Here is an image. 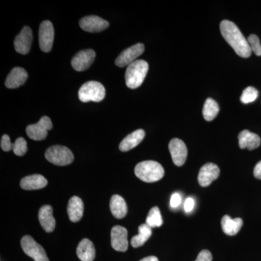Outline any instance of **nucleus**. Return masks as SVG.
Instances as JSON below:
<instances>
[{
  "label": "nucleus",
  "instance_id": "1",
  "mask_svg": "<svg viewBox=\"0 0 261 261\" xmlns=\"http://www.w3.org/2000/svg\"><path fill=\"white\" fill-rule=\"evenodd\" d=\"M220 30L225 40L239 56L247 58L251 56L252 51L249 43L236 24L230 20H222L220 24Z\"/></svg>",
  "mask_w": 261,
  "mask_h": 261
},
{
  "label": "nucleus",
  "instance_id": "2",
  "mask_svg": "<svg viewBox=\"0 0 261 261\" xmlns=\"http://www.w3.org/2000/svg\"><path fill=\"white\" fill-rule=\"evenodd\" d=\"M135 173L142 181L152 183L159 181L165 174L164 168L159 163L154 161H146L136 166Z\"/></svg>",
  "mask_w": 261,
  "mask_h": 261
},
{
  "label": "nucleus",
  "instance_id": "3",
  "mask_svg": "<svg viewBox=\"0 0 261 261\" xmlns=\"http://www.w3.org/2000/svg\"><path fill=\"white\" fill-rule=\"evenodd\" d=\"M149 70V65L143 60H137L126 68L125 80L128 88L135 89L143 83Z\"/></svg>",
  "mask_w": 261,
  "mask_h": 261
},
{
  "label": "nucleus",
  "instance_id": "4",
  "mask_svg": "<svg viewBox=\"0 0 261 261\" xmlns=\"http://www.w3.org/2000/svg\"><path fill=\"white\" fill-rule=\"evenodd\" d=\"M106 97V89L102 84L91 81L84 84L79 91V98L82 102H99Z\"/></svg>",
  "mask_w": 261,
  "mask_h": 261
},
{
  "label": "nucleus",
  "instance_id": "5",
  "mask_svg": "<svg viewBox=\"0 0 261 261\" xmlns=\"http://www.w3.org/2000/svg\"><path fill=\"white\" fill-rule=\"evenodd\" d=\"M45 158L49 162L56 166H64L73 163V154L68 147L56 145L49 147L45 152Z\"/></svg>",
  "mask_w": 261,
  "mask_h": 261
},
{
  "label": "nucleus",
  "instance_id": "6",
  "mask_svg": "<svg viewBox=\"0 0 261 261\" xmlns=\"http://www.w3.org/2000/svg\"><path fill=\"white\" fill-rule=\"evenodd\" d=\"M21 247L23 252L35 261H49L45 250L31 236L25 235L22 238Z\"/></svg>",
  "mask_w": 261,
  "mask_h": 261
},
{
  "label": "nucleus",
  "instance_id": "7",
  "mask_svg": "<svg viewBox=\"0 0 261 261\" xmlns=\"http://www.w3.org/2000/svg\"><path fill=\"white\" fill-rule=\"evenodd\" d=\"M53 128L50 118L44 116L35 124L29 125L27 128V134L33 140L41 141L47 137L48 130Z\"/></svg>",
  "mask_w": 261,
  "mask_h": 261
},
{
  "label": "nucleus",
  "instance_id": "8",
  "mask_svg": "<svg viewBox=\"0 0 261 261\" xmlns=\"http://www.w3.org/2000/svg\"><path fill=\"white\" fill-rule=\"evenodd\" d=\"M55 32L53 23L49 20H44L39 27V47L44 53L50 51L54 42Z\"/></svg>",
  "mask_w": 261,
  "mask_h": 261
},
{
  "label": "nucleus",
  "instance_id": "9",
  "mask_svg": "<svg viewBox=\"0 0 261 261\" xmlns=\"http://www.w3.org/2000/svg\"><path fill=\"white\" fill-rule=\"evenodd\" d=\"M144 51H145V46L142 43H138L132 47L127 48L116 58V65L120 68L128 66L133 62L137 61V58L140 57Z\"/></svg>",
  "mask_w": 261,
  "mask_h": 261
},
{
  "label": "nucleus",
  "instance_id": "10",
  "mask_svg": "<svg viewBox=\"0 0 261 261\" xmlns=\"http://www.w3.org/2000/svg\"><path fill=\"white\" fill-rule=\"evenodd\" d=\"M173 162L176 166H181L186 162L187 148L183 141L174 138L171 140L168 145Z\"/></svg>",
  "mask_w": 261,
  "mask_h": 261
},
{
  "label": "nucleus",
  "instance_id": "11",
  "mask_svg": "<svg viewBox=\"0 0 261 261\" xmlns=\"http://www.w3.org/2000/svg\"><path fill=\"white\" fill-rule=\"evenodd\" d=\"M95 51L92 49L79 51L71 61L73 68L77 71L88 69L95 59Z\"/></svg>",
  "mask_w": 261,
  "mask_h": 261
},
{
  "label": "nucleus",
  "instance_id": "12",
  "mask_svg": "<svg viewBox=\"0 0 261 261\" xmlns=\"http://www.w3.org/2000/svg\"><path fill=\"white\" fill-rule=\"evenodd\" d=\"M111 245L116 251L125 252L128 249V231L121 226H113L111 230Z\"/></svg>",
  "mask_w": 261,
  "mask_h": 261
},
{
  "label": "nucleus",
  "instance_id": "13",
  "mask_svg": "<svg viewBox=\"0 0 261 261\" xmlns=\"http://www.w3.org/2000/svg\"><path fill=\"white\" fill-rule=\"evenodd\" d=\"M81 28L87 32H100L109 27L107 20L96 15H89L81 19L80 21Z\"/></svg>",
  "mask_w": 261,
  "mask_h": 261
},
{
  "label": "nucleus",
  "instance_id": "14",
  "mask_svg": "<svg viewBox=\"0 0 261 261\" xmlns=\"http://www.w3.org/2000/svg\"><path fill=\"white\" fill-rule=\"evenodd\" d=\"M33 34L29 27H24L20 34L15 37L14 47L16 51L21 55L28 54L32 47Z\"/></svg>",
  "mask_w": 261,
  "mask_h": 261
},
{
  "label": "nucleus",
  "instance_id": "15",
  "mask_svg": "<svg viewBox=\"0 0 261 261\" xmlns=\"http://www.w3.org/2000/svg\"><path fill=\"white\" fill-rule=\"evenodd\" d=\"M220 175L219 168L212 163H206L200 168L198 174V182L201 187L209 186L213 181L217 179Z\"/></svg>",
  "mask_w": 261,
  "mask_h": 261
},
{
  "label": "nucleus",
  "instance_id": "16",
  "mask_svg": "<svg viewBox=\"0 0 261 261\" xmlns=\"http://www.w3.org/2000/svg\"><path fill=\"white\" fill-rule=\"evenodd\" d=\"M28 79L27 70L20 67H15L7 77L5 86L9 89H16L23 85Z\"/></svg>",
  "mask_w": 261,
  "mask_h": 261
},
{
  "label": "nucleus",
  "instance_id": "17",
  "mask_svg": "<svg viewBox=\"0 0 261 261\" xmlns=\"http://www.w3.org/2000/svg\"><path fill=\"white\" fill-rule=\"evenodd\" d=\"M39 220L41 226L47 232H51L56 228V221L53 216L51 205H44L39 211Z\"/></svg>",
  "mask_w": 261,
  "mask_h": 261
},
{
  "label": "nucleus",
  "instance_id": "18",
  "mask_svg": "<svg viewBox=\"0 0 261 261\" xmlns=\"http://www.w3.org/2000/svg\"><path fill=\"white\" fill-rule=\"evenodd\" d=\"M239 145L241 149H248L250 150L257 148L260 145V137L250 130H244L238 136Z\"/></svg>",
  "mask_w": 261,
  "mask_h": 261
},
{
  "label": "nucleus",
  "instance_id": "19",
  "mask_svg": "<svg viewBox=\"0 0 261 261\" xmlns=\"http://www.w3.org/2000/svg\"><path fill=\"white\" fill-rule=\"evenodd\" d=\"M145 137V130L142 129L135 130L122 141L119 145L120 150L122 152H127V151L135 148L137 145H140Z\"/></svg>",
  "mask_w": 261,
  "mask_h": 261
},
{
  "label": "nucleus",
  "instance_id": "20",
  "mask_svg": "<svg viewBox=\"0 0 261 261\" xmlns=\"http://www.w3.org/2000/svg\"><path fill=\"white\" fill-rule=\"evenodd\" d=\"M83 201L80 197L73 196L70 199L68 204V215L72 222H78L82 219L84 214Z\"/></svg>",
  "mask_w": 261,
  "mask_h": 261
},
{
  "label": "nucleus",
  "instance_id": "21",
  "mask_svg": "<svg viewBox=\"0 0 261 261\" xmlns=\"http://www.w3.org/2000/svg\"><path fill=\"white\" fill-rule=\"evenodd\" d=\"M20 185L25 190H40L47 186V180L42 175L34 174L22 178Z\"/></svg>",
  "mask_w": 261,
  "mask_h": 261
},
{
  "label": "nucleus",
  "instance_id": "22",
  "mask_svg": "<svg viewBox=\"0 0 261 261\" xmlns=\"http://www.w3.org/2000/svg\"><path fill=\"white\" fill-rule=\"evenodd\" d=\"M76 253L82 261H93L96 253L94 244L88 239H84L79 244Z\"/></svg>",
  "mask_w": 261,
  "mask_h": 261
},
{
  "label": "nucleus",
  "instance_id": "23",
  "mask_svg": "<svg viewBox=\"0 0 261 261\" xmlns=\"http://www.w3.org/2000/svg\"><path fill=\"white\" fill-rule=\"evenodd\" d=\"M243 221L240 218L231 219L229 216H224L221 219V227L223 231L228 236L237 234L241 229Z\"/></svg>",
  "mask_w": 261,
  "mask_h": 261
},
{
  "label": "nucleus",
  "instance_id": "24",
  "mask_svg": "<svg viewBox=\"0 0 261 261\" xmlns=\"http://www.w3.org/2000/svg\"><path fill=\"white\" fill-rule=\"evenodd\" d=\"M110 208L111 213L116 219H121L127 214L126 201L118 195H113L110 202Z\"/></svg>",
  "mask_w": 261,
  "mask_h": 261
},
{
  "label": "nucleus",
  "instance_id": "25",
  "mask_svg": "<svg viewBox=\"0 0 261 261\" xmlns=\"http://www.w3.org/2000/svg\"><path fill=\"white\" fill-rule=\"evenodd\" d=\"M152 235V228L147 224H141L139 226V233L130 240L132 246L137 248L142 246Z\"/></svg>",
  "mask_w": 261,
  "mask_h": 261
},
{
  "label": "nucleus",
  "instance_id": "26",
  "mask_svg": "<svg viewBox=\"0 0 261 261\" xmlns=\"http://www.w3.org/2000/svg\"><path fill=\"white\" fill-rule=\"evenodd\" d=\"M219 112V106L218 103L212 98H207L202 109V115L205 121H213L217 116Z\"/></svg>",
  "mask_w": 261,
  "mask_h": 261
},
{
  "label": "nucleus",
  "instance_id": "27",
  "mask_svg": "<svg viewBox=\"0 0 261 261\" xmlns=\"http://www.w3.org/2000/svg\"><path fill=\"white\" fill-rule=\"evenodd\" d=\"M146 224L151 228L160 227L162 226V216H161V211L157 206L152 207L149 211L148 216L146 219Z\"/></svg>",
  "mask_w": 261,
  "mask_h": 261
},
{
  "label": "nucleus",
  "instance_id": "28",
  "mask_svg": "<svg viewBox=\"0 0 261 261\" xmlns=\"http://www.w3.org/2000/svg\"><path fill=\"white\" fill-rule=\"evenodd\" d=\"M257 97H258V91L254 87H248L243 91L240 100L244 104H248V103L254 102Z\"/></svg>",
  "mask_w": 261,
  "mask_h": 261
},
{
  "label": "nucleus",
  "instance_id": "29",
  "mask_svg": "<svg viewBox=\"0 0 261 261\" xmlns=\"http://www.w3.org/2000/svg\"><path fill=\"white\" fill-rule=\"evenodd\" d=\"M27 142L23 137L17 139L13 143V151L16 155H24L27 153Z\"/></svg>",
  "mask_w": 261,
  "mask_h": 261
},
{
  "label": "nucleus",
  "instance_id": "30",
  "mask_svg": "<svg viewBox=\"0 0 261 261\" xmlns=\"http://www.w3.org/2000/svg\"><path fill=\"white\" fill-rule=\"evenodd\" d=\"M251 51L257 56H261V44L259 38L255 34H251L247 39Z\"/></svg>",
  "mask_w": 261,
  "mask_h": 261
},
{
  "label": "nucleus",
  "instance_id": "31",
  "mask_svg": "<svg viewBox=\"0 0 261 261\" xmlns=\"http://www.w3.org/2000/svg\"><path fill=\"white\" fill-rule=\"evenodd\" d=\"M13 144L10 141V137L8 135H5L2 137L1 139V148L5 152L13 149Z\"/></svg>",
  "mask_w": 261,
  "mask_h": 261
},
{
  "label": "nucleus",
  "instance_id": "32",
  "mask_svg": "<svg viewBox=\"0 0 261 261\" xmlns=\"http://www.w3.org/2000/svg\"><path fill=\"white\" fill-rule=\"evenodd\" d=\"M213 257L211 252L207 250H202L195 261H212Z\"/></svg>",
  "mask_w": 261,
  "mask_h": 261
},
{
  "label": "nucleus",
  "instance_id": "33",
  "mask_svg": "<svg viewBox=\"0 0 261 261\" xmlns=\"http://www.w3.org/2000/svg\"><path fill=\"white\" fill-rule=\"evenodd\" d=\"M181 202V197L180 196L179 194H173L171 197V202H170V204H171V207H173V208H175V207H177L178 206L180 205Z\"/></svg>",
  "mask_w": 261,
  "mask_h": 261
},
{
  "label": "nucleus",
  "instance_id": "34",
  "mask_svg": "<svg viewBox=\"0 0 261 261\" xmlns=\"http://www.w3.org/2000/svg\"><path fill=\"white\" fill-rule=\"evenodd\" d=\"M194 206H195V200L192 197H188L185 200L184 209H185V212L190 213L193 210Z\"/></svg>",
  "mask_w": 261,
  "mask_h": 261
},
{
  "label": "nucleus",
  "instance_id": "35",
  "mask_svg": "<svg viewBox=\"0 0 261 261\" xmlns=\"http://www.w3.org/2000/svg\"><path fill=\"white\" fill-rule=\"evenodd\" d=\"M254 176L257 179H261V161L257 163L253 171Z\"/></svg>",
  "mask_w": 261,
  "mask_h": 261
},
{
  "label": "nucleus",
  "instance_id": "36",
  "mask_svg": "<svg viewBox=\"0 0 261 261\" xmlns=\"http://www.w3.org/2000/svg\"><path fill=\"white\" fill-rule=\"evenodd\" d=\"M140 261H159V259L155 256H149L145 257V258L142 259Z\"/></svg>",
  "mask_w": 261,
  "mask_h": 261
}]
</instances>
